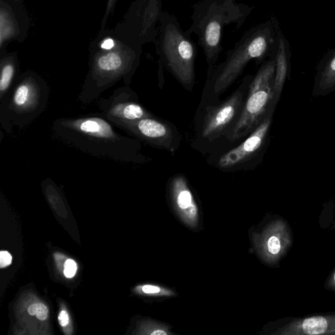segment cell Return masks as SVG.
<instances>
[{
  "label": "cell",
  "mask_w": 335,
  "mask_h": 335,
  "mask_svg": "<svg viewBox=\"0 0 335 335\" xmlns=\"http://www.w3.org/2000/svg\"><path fill=\"white\" fill-rule=\"evenodd\" d=\"M51 130L57 139L93 157L131 164L147 161L140 141L117 133L101 113L59 118Z\"/></svg>",
  "instance_id": "6da1fadb"
},
{
  "label": "cell",
  "mask_w": 335,
  "mask_h": 335,
  "mask_svg": "<svg viewBox=\"0 0 335 335\" xmlns=\"http://www.w3.org/2000/svg\"><path fill=\"white\" fill-rule=\"evenodd\" d=\"M192 23L186 31L197 35V44L202 48L211 75L223 51L224 28L235 24L239 30L254 10V6L237 3L236 0H201L193 6Z\"/></svg>",
  "instance_id": "7a4b0ae2"
},
{
  "label": "cell",
  "mask_w": 335,
  "mask_h": 335,
  "mask_svg": "<svg viewBox=\"0 0 335 335\" xmlns=\"http://www.w3.org/2000/svg\"><path fill=\"white\" fill-rule=\"evenodd\" d=\"M278 24L276 18L272 17L243 33L234 48L228 51L225 61L217 66L211 74L216 95L224 93L252 60L258 64L263 63L266 58L276 53Z\"/></svg>",
  "instance_id": "3957f363"
},
{
  "label": "cell",
  "mask_w": 335,
  "mask_h": 335,
  "mask_svg": "<svg viewBox=\"0 0 335 335\" xmlns=\"http://www.w3.org/2000/svg\"><path fill=\"white\" fill-rule=\"evenodd\" d=\"M140 46H123L110 50H100L91 59L90 68L82 84L78 100L89 104L114 85L122 80L130 86L140 63Z\"/></svg>",
  "instance_id": "277c9868"
},
{
  "label": "cell",
  "mask_w": 335,
  "mask_h": 335,
  "mask_svg": "<svg viewBox=\"0 0 335 335\" xmlns=\"http://www.w3.org/2000/svg\"><path fill=\"white\" fill-rule=\"evenodd\" d=\"M49 95L50 89L43 77L32 71L21 73L0 101L2 128L10 135L14 127L28 126L46 110Z\"/></svg>",
  "instance_id": "5b68a950"
},
{
  "label": "cell",
  "mask_w": 335,
  "mask_h": 335,
  "mask_svg": "<svg viewBox=\"0 0 335 335\" xmlns=\"http://www.w3.org/2000/svg\"><path fill=\"white\" fill-rule=\"evenodd\" d=\"M156 41L160 63L187 88L195 82L196 44L183 30L177 18L162 11Z\"/></svg>",
  "instance_id": "8992f818"
},
{
  "label": "cell",
  "mask_w": 335,
  "mask_h": 335,
  "mask_svg": "<svg viewBox=\"0 0 335 335\" xmlns=\"http://www.w3.org/2000/svg\"><path fill=\"white\" fill-rule=\"evenodd\" d=\"M275 73L276 53L263 62L250 81L242 110L237 122L226 135L228 140L234 142L250 135L276 106Z\"/></svg>",
  "instance_id": "52a82bcc"
},
{
  "label": "cell",
  "mask_w": 335,
  "mask_h": 335,
  "mask_svg": "<svg viewBox=\"0 0 335 335\" xmlns=\"http://www.w3.org/2000/svg\"><path fill=\"white\" fill-rule=\"evenodd\" d=\"M250 78L245 79L240 88L225 101L207 109L200 129V136L203 140L212 142L227 135L233 129L242 110L246 97V84Z\"/></svg>",
  "instance_id": "ba28073f"
},
{
  "label": "cell",
  "mask_w": 335,
  "mask_h": 335,
  "mask_svg": "<svg viewBox=\"0 0 335 335\" xmlns=\"http://www.w3.org/2000/svg\"><path fill=\"white\" fill-rule=\"evenodd\" d=\"M274 109L275 107L270 109L260 126L242 144L221 156L217 163L219 169L227 172L238 171L263 155L269 140Z\"/></svg>",
  "instance_id": "9c48e42d"
},
{
  "label": "cell",
  "mask_w": 335,
  "mask_h": 335,
  "mask_svg": "<svg viewBox=\"0 0 335 335\" xmlns=\"http://www.w3.org/2000/svg\"><path fill=\"white\" fill-rule=\"evenodd\" d=\"M97 104L103 116L118 128L153 115L140 104L130 86L119 87L108 98H99Z\"/></svg>",
  "instance_id": "30bf717a"
},
{
  "label": "cell",
  "mask_w": 335,
  "mask_h": 335,
  "mask_svg": "<svg viewBox=\"0 0 335 335\" xmlns=\"http://www.w3.org/2000/svg\"><path fill=\"white\" fill-rule=\"evenodd\" d=\"M119 129L140 142L173 153L180 146V136L175 127L153 115L125 124Z\"/></svg>",
  "instance_id": "8fae6325"
},
{
  "label": "cell",
  "mask_w": 335,
  "mask_h": 335,
  "mask_svg": "<svg viewBox=\"0 0 335 335\" xmlns=\"http://www.w3.org/2000/svg\"><path fill=\"white\" fill-rule=\"evenodd\" d=\"M140 45L155 39L157 24L162 13V0H140L139 7Z\"/></svg>",
  "instance_id": "7c38bea8"
},
{
  "label": "cell",
  "mask_w": 335,
  "mask_h": 335,
  "mask_svg": "<svg viewBox=\"0 0 335 335\" xmlns=\"http://www.w3.org/2000/svg\"><path fill=\"white\" fill-rule=\"evenodd\" d=\"M335 90V49H329L317 67L313 95L321 97Z\"/></svg>",
  "instance_id": "4fadbf2b"
},
{
  "label": "cell",
  "mask_w": 335,
  "mask_h": 335,
  "mask_svg": "<svg viewBox=\"0 0 335 335\" xmlns=\"http://www.w3.org/2000/svg\"><path fill=\"white\" fill-rule=\"evenodd\" d=\"M291 51L289 41L283 34L280 27L277 26V46L276 51V73L274 88H275V100L278 102L283 82L288 73Z\"/></svg>",
  "instance_id": "5bb4252c"
},
{
  "label": "cell",
  "mask_w": 335,
  "mask_h": 335,
  "mask_svg": "<svg viewBox=\"0 0 335 335\" xmlns=\"http://www.w3.org/2000/svg\"><path fill=\"white\" fill-rule=\"evenodd\" d=\"M19 62L16 55H7L2 58L0 62V101L10 92L19 77Z\"/></svg>",
  "instance_id": "9a60e30c"
},
{
  "label": "cell",
  "mask_w": 335,
  "mask_h": 335,
  "mask_svg": "<svg viewBox=\"0 0 335 335\" xmlns=\"http://www.w3.org/2000/svg\"><path fill=\"white\" fill-rule=\"evenodd\" d=\"M327 326V320L323 317H313L304 321L303 329L307 334H320L324 333Z\"/></svg>",
  "instance_id": "2e32d148"
},
{
  "label": "cell",
  "mask_w": 335,
  "mask_h": 335,
  "mask_svg": "<svg viewBox=\"0 0 335 335\" xmlns=\"http://www.w3.org/2000/svg\"><path fill=\"white\" fill-rule=\"evenodd\" d=\"M28 312L30 316H35L41 321L46 320L49 316V310L43 303H35L31 305L28 308Z\"/></svg>",
  "instance_id": "e0dca14e"
},
{
  "label": "cell",
  "mask_w": 335,
  "mask_h": 335,
  "mask_svg": "<svg viewBox=\"0 0 335 335\" xmlns=\"http://www.w3.org/2000/svg\"><path fill=\"white\" fill-rule=\"evenodd\" d=\"M77 270V265L74 261L68 260L64 264V274L68 278H73Z\"/></svg>",
  "instance_id": "ac0fdd59"
},
{
  "label": "cell",
  "mask_w": 335,
  "mask_h": 335,
  "mask_svg": "<svg viewBox=\"0 0 335 335\" xmlns=\"http://www.w3.org/2000/svg\"><path fill=\"white\" fill-rule=\"evenodd\" d=\"M268 248L272 254L276 255L280 251L281 245L280 240L276 236H271L268 241Z\"/></svg>",
  "instance_id": "d6986e66"
},
{
  "label": "cell",
  "mask_w": 335,
  "mask_h": 335,
  "mask_svg": "<svg viewBox=\"0 0 335 335\" xmlns=\"http://www.w3.org/2000/svg\"><path fill=\"white\" fill-rule=\"evenodd\" d=\"M12 263V256L9 252L2 251L0 252V267L4 269Z\"/></svg>",
  "instance_id": "ffe728a7"
},
{
  "label": "cell",
  "mask_w": 335,
  "mask_h": 335,
  "mask_svg": "<svg viewBox=\"0 0 335 335\" xmlns=\"http://www.w3.org/2000/svg\"><path fill=\"white\" fill-rule=\"evenodd\" d=\"M115 47V42L111 38H107L100 45V48L103 50H110Z\"/></svg>",
  "instance_id": "44dd1931"
},
{
  "label": "cell",
  "mask_w": 335,
  "mask_h": 335,
  "mask_svg": "<svg viewBox=\"0 0 335 335\" xmlns=\"http://www.w3.org/2000/svg\"><path fill=\"white\" fill-rule=\"evenodd\" d=\"M59 321L60 325L62 327H65L69 323V316L68 314L65 311V310H62L60 312L59 316Z\"/></svg>",
  "instance_id": "7402d4cb"
},
{
  "label": "cell",
  "mask_w": 335,
  "mask_h": 335,
  "mask_svg": "<svg viewBox=\"0 0 335 335\" xmlns=\"http://www.w3.org/2000/svg\"><path fill=\"white\" fill-rule=\"evenodd\" d=\"M142 291L147 294H158L160 291V288L153 285H146L142 287Z\"/></svg>",
  "instance_id": "603a6c76"
},
{
  "label": "cell",
  "mask_w": 335,
  "mask_h": 335,
  "mask_svg": "<svg viewBox=\"0 0 335 335\" xmlns=\"http://www.w3.org/2000/svg\"><path fill=\"white\" fill-rule=\"evenodd\" d=\"M116 0H108V6H107L106 12L105 14L104 19L103 20V24L102 26H104V23L106 24V20L108 19V15L109 13L111 12V10H112L114 4H115Z\"/></svg>",
  "instance_id": "cb8c5ba5"
},
{
  "label": "cell",
  "mask_w": 335,
  "mask_h": 335,
  "mask_svg": "<svg viewBox=\"0 0 335 335\" xmlns=\"http://www.w3.org/2000/svg\"><path fill=\"white\" fill-rule=\"evenodd\" d=\"M150 334L153 335H166L167 334V332L164 331V330L157 329L154 330L153 332H151Z\"/></svg>",
  "instance_id": "d4e9b609"
},
{
  "label": "cell",
  "mask_w": 335,
  "mask_h": 335,
  "mask_svg": "<svg viewBox=\"0 0 335 335\" xmlns=\"http://www.w3.org/2000/svg\"><path fill=\"white\" fill-rule=\"evenodd\" d=\"M334 280H335V275H334Z\"/></svg>",
  "instance_id": "484cf974"
}]
</instances>
